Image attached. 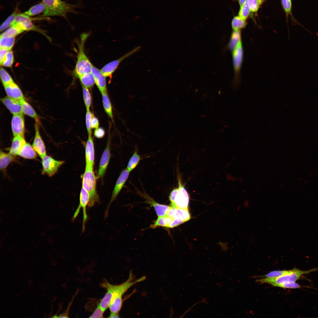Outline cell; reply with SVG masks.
<instances>
[{"mask_svg": "<svg viewBox=\"0 0 318 318\" xmlns=\"http://www.w3.org/2000/svg\"><path fill=\"white\" fill-rule=\"evenodd\" d=\"M145 279V276H143L134 280L132 274L130 272L127 279L120 284L113 285L106 281H104L100 285L106 289L107 292L99 304L105 312L109 307L112 298L119 295H124L128 289L133 285L144 281Z\"/></svg>", "mask_w": 318, "mask_h": 318, "instance_id": "obj_1", "label": "cell"}, {"mask_svg": "<svg viewBox=\"0 0 318 318\" xmlns=\"http://www.w3.org/2000/svg\"><path fill=\"white\" fill-rule=\"evenodd\" d=\"M90 35V33L82 34L78 44V51L73 73L74 76L78 78L84 74L91 72L93 66L85 54L84 50L85 43Z\"/></svg>", "mask_w": 318, "mask_h": 318, "instance_id": "obj_2", "label": "cell"}, {"mask_svg": "<svg viewBox=\"0 0 318 318\" xmlns=\"http://www.w3.org/2000/svg\"><path fill=\"white\" fill-rule=\"evenodd\" d=\"M85 171L82 175V187L88 193L90 201L89 207H93L97 203L99 202V198L96 189L97 178L94 171V167L86 163Z\"/></svg>", "mask_w": 318, "mask_h": 318, "instance_id": "obj_3", "label": "cell"}, {"mask_svg": "<svg viewBox=\"0 0 318 318\" xmlns=\"http://www.w3.org/2000/svg\"><path fill=\"white\" fill-rule=\"evenodd\" d=\"M46 8L42 16H60L65 17L69 12H74L75 5L68 4L61 0H42Z\"/></svg>", "mask_w": 318, "mask_h": 318, "instance_id": "obj_4", "label": "cell"}, {"mask_svg": "<svg viewBox=\"0 0 318 318\" xmlns=\"http://www.w3.org/2000/svg\"><path fill=\"white\" fill-rule=\"evenodd\" d=\"M179 177L178 176V187L173 188L170 193L169 198L171 206L174 208L188 209L189 196Z\"/></svg>", "mask_w": 318, "mask_h": 318, "instance_id": "obj_5", "label": "cell"}, {"mask_svg": "<svg viewBox=\"0 0 318 318\" xmlns=\"http://www.w3.org/2000/svg\"><path fill=\"white\" fill-rule=\"evenodd\" d=\"M318 268L312 269L307 271L301 270L297 268L292 269V272L288 274L277 277L264 278L256 280V282L261 283H266L270 284H282L287 283L295 282L304 274H308L317 270Z\"/></svg>", "mask_w": 318, "mask_h": 318, "instance_id": "obj_6", "label": "cell"}, {"mask_svg": "<svg viewBox=\"0 0 318 318\" xmlns=\"http://www.w3.org/2000/svg\"><path fill=\"white\" fill-rule=\"evenodd\" d=\"M64 163L63 160H58L46 155L42 158V174L51 177L55 174L59 168Z\"/></svg>", "mask_w": 318, "mask_h": 318, "instance_id": "obj_7", "label": "cell"}, {"mask_svg": "<svg viewBox=\"0 0 318 318\" xmlns=\"http://www.w3.org/2000/svg\"><path fill=\"white\" fill-rule=\"evenodd\" d=\"M140 48V47H136L119 59L110 62L105 65L100 69L103 75L106 78L109 77L111 79L113 74L117 69L120 63L125 59L138 51Z\"/></svg>", "mask_w": 318, "mask_h": 318, "instance_id": "obj_8", "label": "cell"}, {"mask_svg": "<svg viewBox=\"0 0 318 318\" xmlns=\"http://www.w3.org/2000/svg\"><path fill=\"white\" fill-rule=\"evenodd\" d=\"M90 198V196L88 192L82 187L80 194L79 204L74 213L72 219L74 220L76 218L79 213L81 208H82L83 210L82 232H84L85 230V224L88 219L86 208L87 206H88Z\"/></svg>", "mask_w": 318, "mask_h": 318, "instance_id": "obj_9", "label": "cell"}, {"mask_svg": "<svg viewBox=\"0 0 318 318\" xmlns=\"http://www.w3.org/2000/svg\"><path fill=\"white\" fill-rule=\"evenodd\" d=\"M129 173L130 172L127 168H125L121 172L119 176L113 189L111 199L105 212V218L107 216L108 210L110 205L116 199L125 185L128 178Z\"/></svg>", "mask_w": 318, "mask_h": 318, "instance_id": "obj_10", "label": "cell"}, {"mask_svg": "<svg viewBox=\"0 0 318 318\" xmlns=\"http://www.w3.org/2000/svg\"><path fill=\"white\" fill-rule=\"evenodd\" d=\"M233 57L236 79L238 82L239 80L240 72L243 57V49L241 40L233 51Z\"/></svg>", "mask_w": 318, "mask_h": 318, "instance_id": "obj_11", "label": "cell"}, {"mask_svg": "<svg viewBox=\"0 0 318 318\" xmlns=\"http://www.w3.org/2000/svg\"><path fill=\"white\" fill-rule=\"evenodd\" d=\"M110 138L109 135L106 146L101 156L97 174V178H103L106 172L111 157Z\"/></svg>", "mask_w": 318, "mask_h": 318, "instance_id": "obj_12", "label": "cell"}, {"mask_svg": "<svg viewBox=\"0 0 318 318\" xmlns=\"http://www.w3.org/2000/svg\"><path fill=\"white\" fill-rule=\"evenodd\" d=\"M35 121V134L32 146L37 154L42 158L47 155L46 151L39 132V120Z\"/></svg>", "mask_w": 318, "mask_h": 318, "instance_id": "obj_13", "label": "cell"}, {"mask_svg": "<svg viewBox=\"0 0 318 318\" xmlns=\"http://www.w3.org/2000/svg\"><path fill=\"white\" fill-rule=\"evenodd\" d=\"M11 126L14 137L18 135L24 137L25 128L23 113L13 115Z\"/></svg>", "mask_w": 318, "mask_h": 318, "instance_id": "obj_14", "label": "cell"}, {"mask_svg": "<svg viewBox=\"0 0 318 318\" xmlns=\"http://www.w3.org/2000/svg\"><path fill=\"white\" fill-rule=\"evenodd\" d=\"M13 25H17L24 31L36 29L31 18L23 13L17 15L11 26Z\"/></svg>", "mask_w": 318, "mask_h": 318, "instance_id": "obj_15", "label": "cell"}, {"mask_svg": "<svg viewBox=\"0 0 318 318\" xmlns=\"http://www.w3.org/2000/svg\"><path fill=\"white\" fill-rule=\"evenodd\" d=\"M174 219L181 220L185 222L189 220L191 218L188 208H179L170 207L166 214Z\"/></svg>", "mask_w": 318, "mask_h": 318, "instance_id": "obj_16", "label": "cell"}, {"mask_svg": "<svg viewBox=\"0 0 318 318\" xmlns=\"http://www.w3.org/2000/svg\"><path fill=\"white\" fill-rule=\"evenodd\" d=\"M1 101L13 115L23 113L20 101L8 96L1 98Z\"/></svg>", "mask_w": 318, "mask_h": 318, "instance_id": "obj_17", "label": "cell"}, {"mask_svg": "<svg viewBox=\"0 0 318 318\" xmlns=\"http://www.w3.org/2000/svg\"><path fill=\"white\" fill-rule=\"evenodd\" d=\"M91 72L94 76L95 84L101 93L107 92L106 77L100 70L93 66Z\"/></svg>", "mask_w": 318, "mask_h": 318, "instance_id": "obj_18", "label": "cell"}, {"mask_svg": "<svg viewBox=\"0 0 318 318\" xmlns=\"http://www.w3.org/2000/svg\"><path fill=\"white\" fill-rule=\"evenodd\" d=\"M4 87L8 97L19 101L24 99L21 90L14 82Z\"/></svg>", "mask_w": 318, "mask_h": 318, "instance_id": "obj_19", "label": "cell"}, {"mask_svg": "<svg viewBox=\"0 0 318 318\" xmlns=\"http://www.w3.org/2000/svg\"><path fill=\"white\" fill-rule=\"evenodd\" d=\"M86 163L94 167L95 150L93 139L92 135H88L85 148Z\"/></svg>", "mask_w": 318, "mask_h": 318, "instance_id": "obj_20", "label": "cell"}, {"mask_svg": "<svg viewBox=\"0 0 318 318\" xmlns=\"http://www.w3.org/2000/svg\"><path fill=\"white\" fill-rule=\"evenodd\" d=\"M142 196L146 199L147 202L153 207L158 217L166 215L171 206L158 203L146 193L142 194Z\"/></svg>", "mask_w": 318, "mask_h": 318, "instance_id": "obj_21", "label": "cell"}, {"mask_svg": "<svg viewBox=\"0 0 318 318\" xmlns=\"http://www.w3.org/2000/svg\"><path fill=\"white\" fill-rule=\"evenodd\" d=\"M24 137L18 135L14 137L9 150V153L16 156L26 143Z\"/></svg>", "mask_w": 318, "mask_h": 318, "instance_id": "obj_22", "label": "cell"}, {"mask_svg": "<svg viewBox=\"0 0 318 318\" xmlns=\"http://www.w3.org/2000/svg\"><path fill=\"white\" fill-rule=\"evenodd\" d=\"M16 156L10 153H6L1 150L0 153V169L3 172H5L9 165L16 160Z\"/></svg>", "mask_w": 318, "mask_h": 318, "instance_id": "obj_23", "label": "cell"}, {"mask_svg": "<svg viewBox=\"0 0 318 318\" xmlns=\"http://www.w3.org/2000/svg\"><path fill=\"white\" fill-rule=\"evenodd\" d=\"M18 155L26 159H35L37 157V153L32 146L27 143L22 148Z\"/></svg>", "mask_w": 318, "mask_h": 318, "instance_id": "obj_24", "label": "cell"}, {"mask_svg": "<svg viewBox=\"0 0 318 318\" xmlns=\"http://www.w3.org/2000/svg\"><path fill=\"white\" fill-rule=\"evenodd\" d=\"M282 7L285 13L287 21L289 16H291L292 24L294 25H298L303 27L307 31L304 26L298 22L294 17L292 12V0H281Z\"/></svg>", "mask_w": 318, "mask_h": 318, "instance_id": "obj_25", "label": "cell"}, {"mask_svg": "<svg viewBox=\"0 0 318 318\" xmlns=\"http://www.w3.org/2000/svg\"><path fill=\"white\" fill-rule=\"evenodd\" d=\"M20 102L23 113L33 118L35 121L39 120L38 115L34 109L24 99H22Z\"/></svg>", "mask_w": 318, "mask_h": 318, "instance_id": "obj_26", "label": "cell"}, {"mask_svg": "<svg viewBox=\"0 0 318 318\" xmlns=\"http://www.w3.org/2000/svg\"><path fill=\"white\" fill-rule=\"evenodd\" d=\"M173 220V218L167 215L158 216L153 223L151 225L150 227L152 228L160 226L168 228Z\"/></svg>", "mask_w": 318, "mask_h": 318, "instance_id": "obj_27", "label": "cell"}, {"mask_svg": "<svg viewBox=\"0 0 318 318\" xmlns=\"http://www.w3.org/2000/svg\"><path fill=\"white\" fill-rule=\"evenodd\" d=\"M102 102L104 110L109 117L113 120V115L111 104L107 92L101 93Z\"/></svg>", "mask_w": 318, "mask_h": 318, "instance_id": "obj_28", "label": "cell"}, {"mask_svg": "<svg viewBox=\"0 0 318 318\" xmlns=\"http://www.w3.org/2000/svg\"><path fill=\"white\" fill-rule=\"evenodd\" d=\"M78 78L82 85L88 88L92 87L95 84L94 78L91 72L84 74Z\"/></svg>", "mask_w": 318, "mask_h": 318, "instance_id": "obj_29", "label": "cell"}, {"mask_svg": "<svg viewBox=\"0 0 318 318\" xmlns=\"http://www.w3.org/2000/svg\"><path fill=\"white\" fill-rule=\"evenodd\" d=\"M45 8V5L42 1L32 7L27 11L23 13L28 16H31L44 11Z\"/></svg>", "mask_w": 318, "mask_h": 318, "instance_id": "obj_30", "label": "cell"}, {"mask_svg": "<svg viewBox=\"0 0 318 318\" xmlns=\"http://www.w3.org/2000/svg\"><path fill=\"white\" fill-rule=\"evenodd\" d=\"M240 30H233L232 32L230 40L228 44V47L232 51H233L241 41Z\"/></svg>", "mask_w": 318, "mask_h": 318, "instance_id": "obj_31", "label": "cell"}, {"mask_svg": "<svg viewBox=\"0 0 318 318\" xmlns=\"http://www.w3.org/2000/svg\"><path fill=\"white\" fill-rule=\"evenodd\" d=\"M141 159L140 156L138 154V151L135 150L127 164V168L130 172L136 167Z\"/></svg>", "mask_w": 318, "mask_h": 318, "instance_id": "obj_32", "label": "cell"}, {"mask_svg": "<svg viewBox=\"0 0 318 318\" xmlns=\"http://www.w3.org/2000/svg\"><path fill=\"white\" fill-rule=\"evenodd\" d=\"M14 37H0V48H5L10 50L14 45Z\"/></svg>", "mask_w": 318, "mask_h": 318, "instance_id": "obj_33", "label": "cell"}, {"mask_svg": "<svg viewBox=\"0 0 318 318\" xmlns=\"http://www.w3.org/2000/svg\"><path fill=\"white\" fill-rule=\"evenodd\" d=\"M24 31L16 25H13L3 32L0 37H14Z\"/></svg>", "mask_w": 318, "mask_h": 318, "instance_id": "obj_34", "label": "cell"}, {"mask_svg": "<svg viewBox=\"0 0 318 318\" xmlns=\"http://www.w3.org/2000/svg\"><path fill=\"white\" fill-rule=\"evenodd\" d=\"M20 13L18 9L16 8L14 12L10 15L1 24L0 27L1 32L11 26L15 17Z\"/></svg>", "mask_w": 318, "mask_h": 318, "instance_id": "obj_35", "label": "cell"}, {"mask_svg": "<svg viewBox=\"0 0 318 318\" xmlns=\"http://www.w3.org/2000/svg\"><path fill=\"white\" fill-rule=\"evenodd\" d=\"M246 24V21L243 20L238 15L234 17L231 22L232 27L233 30L244 28Z\"/></svg>", "mask_w": 318, "mask_h": 318, "instance_id": "obj_36", "label": "cell"}, {"mask_svg": "<svg viewBox=\"0 0 318 318\" xmlns=\"http://www.w3.org/2000/svg\"><path fill=\"white\" fill-rule=\"evenodd\" d=\"M82 93L84 103L87 110H90L92 103V98L88 88L82 85Z\"/></svg>", "mask_w": 318, "mask_h": 318, "instance_id": "obj_37", "label": "cell"}, {"mask_svg": "<svg viewBox=\"0 0 318 318\" xmlns=\"http://www.w3.org/2000/svg\"><path fill=\"white\" fill-rule=\"evenodd\" d=\"M14 56L13 52L11 50H9L0 63L1 65L6 67H11L13 63Z\"/></svg>", "mask_w": 318, "mask_h": 318, "instance_id": "obj_38", "label": "cell"}, {"mask_svg": "<svg viewBox=\"0 0 318 318\" xmlns=\"http://www.w3.org/2000/svg\"><path fill=\"white\" fill-rule=\"evenodd\" d=\"M0 76L4 86L14 82L9 74L3 67H1L0 69Z\"/></svg>", "mask_w": 318, "mask_h": 318, "instance_id": "obj_39", "label": "cell"}, {"mask_svg": "<svg viewBox=\"0 0 318 318\" xmlns=\"http://www.w3.org/2000/svg\"><path fill=\"white\" fill-rule=\"evenodd\" d=\"M240 7L238 16L244 20L246 21L251 12L250 9L246 1Z\"/></svg>", "mask_w": 318, "mask_h": 318, "instance_id": "obj_40", "label": "cell"}, {"mask_svg": "<svg viewBox=\"0 0 318 318\" xmlns=\"http://www.w3.org/2000/svg\"><path fill=\"white\" fill-rule=\"evenodd\" d=\"M292 271L290 270H276L271 271L267 274L263 276V277L271 278L277 277L289 274Z\"/></svg>", "mask_w": 318, "mask_h": 318, "instance_id": "obj_41", "label": "cell"}, {"mask_svg": "<svg viewBox=\"0 0 318 318\" xmlns=\"http://www.w3.org/2000/svg\"><path fill=\"white\" fill-rule=\"evenodd\" d=\"M271 285L276 287L283 288L297 289L300 288L301 286L295 282L287 283L282 284H272Z\"/></svg>", "mask_w": 318, "mask_h": 318, "instance_id": "obj_42", "label": "cell"}, {"mask_svg": "<svg viewBox=\"0 0 318 318\" xmlns=\"http://www.w3.org/2000/svg\"><path fill=\"white\" fill-rule=\"evenodd\" d=\"M93 114L90 110H87L85 117L86 125L88 135H92L91 122Z\"/></svg>", "mask_w": 318, "mask_h": 318, "instance_id": "obj_43", "label": "cell"}, {"mask_svg": "<svg viewBox=\"0 0 318 318\" xmlns=\"http://www.w3.org/2000/svg\"><path fill=\"white\" fill-rule=\"evenodd\" d=\"M246 1L251 12H256L258 11L260 5L257 0H246Z\"/></svg>", "mask_w": 318, "mask_h": 318, "instance_id": "obj_44", "label": "cell"}, {"mask_svg": "<svg viewBox=\"0 0 318 318\" xmlns=\"http://www.w3.org/2000/svg\"><path fill=\"white\" fill-rule=\"evenodd\" d=\"M104 311L102 309L99 304H98L92 314L90 318H103Z\"/></svg>", "mask_w": 318, "mask_h": 318, "instance_id": "obj_45", "label": "cell"}, {"mask_svg": "<svg viewBox=\"0 0 318 318\" xmlns=\"http://www.w3.org/2000/svg\"><path fill=\"white\" fill-rule=\"evenodd\" d=\"M105 134L104 129L102 127H98L95 129L94 136L97 138H101L104 137Z\"/></svg>", "mask_w": 318, "mask_h": 318, "instance_id": "obj_46", "label": "cell"}, {"mask_svg": "<svg viewBox=\"0 0 318 318\" xmlns=\"http://www.w3.org/2000/svg\"><path fill=\"white\" fill-rule=\"evenodd\" d=\"M99 121L98 118L94 116L93 115L92 117L91 122V129H95L98 127L99 126Z\"/></svg>", "mask_w": 318, "mask_h": 318, "instance_id": "obj_47", "label": "cell"}, {"mask_svg": "<svg viewBox=\"0 0 318 318\" xmlns=\"http://www.w3.org/2000/svg\"><path fill=\"white\" fill-rule=\"evenodd\" d=\"M9 50L8 49L3 48H0V63L2 62L7 53Z\"/></svg>", "mask_w": 318, "mask_h": 318, "instance_id": "obj_48", "label": "cell"}, {"mask_svg": "<svg viewBox=\"0 0 318 318\" xmlns=\"http://www.w3.org/2000/svg\"><path fill=\"white\" fill-rule=\"evenodd\" d=\"M109 318H119V317L118 313H114L110 312Z\"/></svg>", "mask_w": 318, "mask_h": 318, "instance_id": "obj_49", "label": "cell"}, {"mask_svg": "<svg viewBox=\"0 0 318 318\" xmlns=\"http://www.w3.org/2000/svg\"><path fill=\"white\" fill-rule=\"evenodd\" d=\"M246 0H238V2L240 6L243 5L246 1Z\"/></svg>", "mask_w": 318, "mask_h": 318, "instance_id": "obj_50", "label": "cell"}, {"mask_svg": "<svg viewBox=\"0 0 318 318\" xmlns=\"http://www.w3.org/2000/svg\"><path fill=\"white\" fill-rule=\"evenodd\" d=\"M259 5H261L264 2L265 0H257Z\"/></svg>", "mask_w": 318, "mask_h": 318, "instance_id": "obj_51", "label": "cell"}]
</instances>
